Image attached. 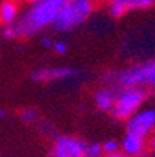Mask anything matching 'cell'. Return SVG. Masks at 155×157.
<instances>
[{"instance_id":"cell-3","label":"cell","mask_w":155,"mask_h":157,"mask_svg":"<svg viewBox=\"0 0 155 157\" xmlns=\"http://www.w3.org/2000/svg\"><path fill=\"white\" fill-rule=\"evenodd\" d=\"M147 95L148 93L144 87H122L117 91L116 101L110 112L116 119L127 121L138 109H141Z\"/></svg>"},{"instance_id":"cell-6","label":"cell","mask_w":155,"mask_h":157,"mask_svg":"<svg viewBox=\"0 0 155 157\" xmlns=\"http://www.w3.org/2000/svg\"><path fill=\"white\" fill-rule=\"evenodd\" d=\"M116 83L120 87H146V69L144 63L127 67L117 72Z\"/></svg>"},{"instance_id":"cell-9","label":"cell","mask_w":155,"mask_h":157,"mask_svg":"<svg viewBox=\"0 0 155 157\" xmlns=\"http://www.w3.org/2000/svg\"><path fill=\"white\" fill-rule=\"evenodd\" d=\"M116 94L117 90L112 86L98 88L94 95V101L97 108L102 112H110L113 105H115V101H116Z\"/></svg>"},{"instance_id":"cell-7","label":"cell","mask_w":155,"mask_h":157,"mask_svg":"<svg viewBox=\"0 0 155 157\" xmlns=\"http://www.w3.org/2000/svg\"><path fill=\"white\" fill-rule=\"evenodd\" d=\"M78 76V70L73 67H43L38 69L31 75L34 82H55V80H65Z\"/></svg>"},{"instance_id":"cell-17","label":"cell","mask_w":155,"mask_h":157,"mask_svg":"<svg viewBox=\"0 0 155 157\" xmlns=\"http://www.w3.org/2000/svg\"><path fill=\"white\" fill-rule=\"evenodd\" d=\"M3 36L6 39H11V38H14V36H17L16 25H14V24H6L3 28Z\"/></svg>"},{"instance_id":"cell-1","label":"cell","mask_w":155,"mask_h":157,"mask_svg":"<svg viewBox=\"0 0 155 157\" xmlns=\"http://www.w3.org/2000/svg\"><path fill=\"white\" fill-rule=\"evenodd\" d=\"M66 0H34L31 9L17 21L16 31L20 36H31L53 24Z\"/></svg>"},{"instance_id":"cell-23","label":"cell","mask_w":155,"mask_h":157,"mask_svg":"<svg viewBox=\"0 0 155 157\" xmlns=\"http://www.w3.org/2000/svg\"><path fill=\"white\" fill-rule=\"evenodd\" d=\"M90 2H91V0H90Z\"/></svg>"},{"instance_id":"cell-19","label":"cell","mask_w":155,"mask_h":157,"mask_svg":"<svg viewBox=\"0 0 155 157\" xmlns=\"http://www.w3.org/2000/svg\"><path fill=\"white\" fill-rule=\"evenodd\" d=\"M41 42H42V45L45 46V48H53V41H52L50 38H48V36H46V38H42Z\"/></svg>"},{"instance_id":"cell-20","label":"cell","mask_w":155,"mask_h":157,"mask_svg":"<svg viewBox=\"0 0 155 157\" xmlns=\"http://www.w3.org/2000/svg\"><path fill=\"white\" fill-rule=\"evenodd\" d=\"M149 146H151V149L155 151V133H152V136H151V140H149Z\"/></svg>"},{"instance_id":"cell-2","label":"cell","mask_w":155,"mask_h":157,"mask_svg":"<svg viewBox=\"0 0 155 157\" xmlns=\"http://www.w3.org/2000/svg\"><path fill=\"white\" fill-rule=\"evenodd\" d=\"M91 10L92 4L90 0H66L53 21V27L61 33L68 31L84 23L90 17Z\"/></svg>"},{"instance_id":"cell-8","label":"cell","mask_w":155,"mask_h":157,"mask_svg":"<svg viewBox=\"0 0 155 157\" xmlns=\"http://www.w3.org/2000/svg\"><path fill=\"white\" fill-rule=\"evenodd\" d=\"M120 149L123 153L130 157H141L146 153L147 142L144 137H140L137 135H133L127 132L126 136H123V140L120 143Z\"/></svg>"},{"instance_id":"cell-18","label":"cell","mask_w":155,"mask_h":157,"mask_svg":"<svg viewBox=\"0 0 155 157\" xmlns=\"http://www.w3.org/2000/svg\"><path fill=\"white\" fill-rule=\"evenodd\" d=\"M53 49L56 51V53H59V55H63V53L67 52V44L63 42V41L53 42Z\"/></svg>"},{"instance_id":"cell-15","label":"cell","mask_w":155,"mask_h":157,"mask_svg":"<svg viewBox=\"0 0 155 157\" xmlns=\"http://www.w3.org/2000/svg\"><path fill=\"white\" fill-rule=\"evenodd\" d=\"M102 149L105 154L109 153H116V151H120V143L117 140H113V139H109V140L103 142L102 143Z\"/></svg>"},{"instance_id":"cell-11","label":"cell","mask_w":155,"mask_h":157,"mask_svg":"<svg viewBox=\"0 0 155 157\" xmlns=\"http://www.w3.org/2000/svg\"><path fill=\"white\" fill-rule=\"evenodd\" d=\"M130 6H131V0H110V14L116 18L122 17L127 10H131Z\"/></svg>"},{"instance_id":"cell-21","label":"cell","mask_w":155,"mask_h":157,"mask_svg":"<svg viewBox=\"0 0 155 157\" xmlns=\"http://www.w3.org/2000/svg\"><path fill=\"white\" fill-rule=\"evenodd\" d=\"M4 117V109L3 108H0V118H3Z\"/></svg>"},{"instance_id":"cell-12","label":"cell","mask_w":155,"mask_h":157,"mask_svg":"<svg viewBox=\"0 0 155 157\" xmlns=\"http://www.w3.org/2000/svg\"><path fill=\"white\" fill-rule=\"evenodd\" d=\"M18 117L24 124H34V122L38 121L39 114L34 107H27V108H23L18 112Z\"/></svg>"},{"instance_id":"cell-22","label":"cell","mask_w":155,"mask_h":157,"mask_svg":"<svg viewBox=\"0 0 155 157\" xmlns=\"http://www.w3.org/2000/svg\"><path fill=\"white\" fill-rule=\"evenodd\" d=\"M32 2H34V0H32Z\"/></svg>"},{"instance_id":"cell-14","label":"cell","mask_w":155,"mask_h":157,"mask_svg":"<svg viewBox=\"0 0 155 157\" xmlns=\"http://www.w3.org/2000/svg\"><path fill=\"white\" fill-rule=\"evenodd\" d=\"M146 69V86L155 88V60L144 63Z\"/></svg>"},{"instance_id":"cell-16","label":"cell","mask_w":155,"mask_h":157,"mask_svg":"<svg viewBox=\"0 0 155 157\" xmlns=\"http://www.w3.org/2000/svg\"><path fill=\"white\" fill-rule=\"evenodd\" d=\"M155 3V0H131L130 9H148Z\"/></svg>"},{"instance_id":"cell-4","label":"cell","mask_w":155,"mask_h":157,"mask_svg":"<svg viewBox=\"0 0 155 157\" xmlns=\"http://www.w3.org/2000/svg\"><path fill=\"white\" fill-rule=\"evenodd\" d=\"M126 129L129 133L137 135L144 139L152 136L155 132V108L138 109L133 117L127 119Z\"/></svg>"},{"instance_id":"cell-5","label":"cell","mask_w":155,"mask_h":157,"mask_svg":"<svg viewBox=\"0 0 155 157\" xmlns=\"http://www.w3.org/2000/svg\"><path fill=\"white\" fill-rule=\"evenodd\" d=\"M85 144L87 142L74 136H67V135L56 136L50 149V157H83Z\"/></svg>"},{"instance_id":"cell-10","label":"cell","mask_w":155,"mask_h":157,"mask_svg":"<svg viewBox=\"0 0 155 157\" xmlns=\"http://www.w3.org/2000/svg\"><path fill=\"white\" fill-rule=\"evenodd\" d=\"M17 17V6L11 0H6L0 6V21L6 24H11Z\"/></svg>"},{"instance_id":"cell-13","label":"cell","mask_w":155,"mask_h":157,"mask_svg":"<svg viewBox=\"0 0 155 157\" xmlns=\"http://www.w3.org/2000/svg\"><path fill=\"white\" fill-rule=\"evenodd\" d=\"M103 149L102 144L97 143V142H91V143L85 144V150L83 157H102L103 156Z\"/></svg>"}]
</instances>
